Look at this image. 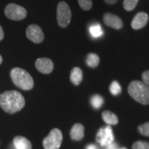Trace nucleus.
<instances>
[{
	"instance_id": "nucleus-1",
	"label": "nucleus",
	"mask_w": 149,
	"mask_h": 149,
	"mask_svg": "<svg viewBox=\"0 0 149 149\" xmlns=\"http://www.w3.org/2000/svg\"><path fill=\"white\" fill-rule=\"evenodd\" d=\"M25 105V100L21 93L17 91H5L0 94V107L9 114L21 111Z\"/></svg>"
},
{
	"instance_id": "nucleus-2",
	"label": "nucleus",
	"mask_w": 149,
	"mask_h": 149,
	"mask_svg": "<svg viewBox=\"0 0 149 149\" xmlns=\"http://www.w3.org/2000/svg\"><path fill=\"white\" fill-rule=\"evenodd\" d=\"M128 92L132 98L143 105L149 104V86L144 82L133 81L130 83Z\"/></svg>"
},
{
	"instance_id": "nucleus-3",
	"label": "nucleus",
	"mask_w": 149,
	"mask_h": 149,
	"mask_svg": "<svg viewBox=\"0 0 149 149\" xmlns=\"http://www.w3.org/2000/svg\"><path fill=\"white\" fill-rule=\"evenodd\" d=\"M10 77L15 85L22 90H31L34 86L32 76L21 68H13L10 71Z\"/></svg>"
},
{
	"instance_id": "nucleus-4",
	"label": "nucleus",
	"mask_w": 149,
	"mask_h": 149,
	"mask_svg": "<svg viewBox=\"0 0 149 149\" xmlns=\"http://www.w3.org/2000/svg\"><path fill=\"white\" fill-rule=\"evenodd\" d=\"M63 140V135L58 128H53L47 137L43 140V146L45 149H59Z\"/></svg>"
},
{
	"instance_id": "nucleus-5",
	"label": "nucleus",
	"mask_w": 149,
	"mask_h": 149,
	"mask_svg": "<svg viewBox=\"0 0 149 149\" xmlns=\"http://www.w3.org/2000/svg\"><path fill=\"white\" fill-rule=\"evenodd\" d=\"M71 10L69 6L64 1L58 3L57 8V19L59 26L61 28H66L71 20Z\"/></svg>"
},
{
	"instance_id": "nucleus-6",
	"label": "nucleus",
	"mask_w": 149,
	"mask_h": 149,
	"mask_svg": "<svg viewBox=\"0 0 149 149\" xmlns=\"http://www.w3.org/2000/svg\"><path fill=\"white\" fill-rule=\"evenodd\" d=\"M4 13L8 19L15 21L24 19L27 15V11L24 7L15 3H9L5 8Z\"/></svg>"
},
{
	"instance_id": "nucleus-7",
	"label": "nucleus",
	"mask_w": 149,
	"mask_h": 149,
	"mask_svg": "<svg viewBox=\"0 0 149 149\" xmlns=\"http://www.w3.org/2000/svg\"><path fill=\"white\" fill-rule=\"evenodd\" d=\"M97 141L102 146H106L114 141L113 130L110 126L102 128L99 130L96 135Z\"/></svg>"
},
{
	"instance_id": "nucleus-8",
	"label": "nucleus",
	"mask_w": 149,
	"mask_h": 149,
	"mask_svg": "<svg viewBox=\"0 0 149 149\" xmlns=\"http://www.w3.org/2000/svg\"><path fill=\"white\" fill-rule=\"evenodd\" d=\"M26 37L31 42L40 44L44 40V35L42 30L36 24H31L26 29Z\"/></svg>"
},
{
	"instance_id": "nucleus-9",
	"label": "nucleus",
	"mask_w": 149,
	"mask_h": 149,
	"mask_svg": "<svg viewBox=\"0 0 149 149\" xmlns=\"http://www.w3.org/2000/svg\"><path fill=\"white\" fill-rule=\"evenodd\" d=\"M35 67L42 73L49 74L53 71L54 64L51 59L48 58H39L35 61Z\"/></svg>"
},
{
	"instance_id": "nucleus-10",
	"label": "nucleus",
	"mask_w": 149,
	"mask_h": 149,
	"mask_svg": "<svg viewBox=\"0 0 149 149\" xmlns=\"http://www.w3.org/2000/svg\"><path fill=\"white\" fill-rule=\"evenodd\" d=\"M103 21L106 25L114 29L120 30L123 27L122 20L120 17L114 14L109 13L104 14Z\"/></svg>"
},
{
	"instance_id": "nucleus-11",
	"label": "nucleus",
	"mask_w": 149,
	"mask_h": 149,
	"mask_svg": "<svg viewBox=\"0 0 149 149\" xmlns=\"http://www.w3.org/2000/svg\"><path fill=\"white\" fill-rule=\"evenodd\" d=\"M148 21V15L146 13L140 12L137 13L133 18L131 26L133 29L138 30L144 28Z\"/></svg>"
},
{
	"instance_id": "nucleus-12",
	"label": "nucleus",
	"mask_w": 149,
	"mask_h": 149,
	"mask_svg": "<svg viewBox=\"0 0 149 149\" xmlns=\"http://www.w3.org/2000/svg\"><path fill=\"white\" fill-rule=\"evenodd\" d=\"M72 139L76 141L81 140L84 137V127L81 124H75L72 126L70 132Z\"/></svg>"
},
{
	"instance_id": "nucleus-13",
	"label": "nucleus",
	"mask_w": 149,
	"mask_h": 149,
	"mask_svg": "<svg viewBox=\"0 0 149 149\" xmlns=\"http://www.w3.org/2000/svg\"><path fill=\"white\" fill-rule=\"evenodd\" d=\"M13 144L16 149H32L31 141L22 136H17L15 137Z\"/></svg>"
},
{
	"instance_id": "nucleus-14",
	"label": "nucleus",
	"mask_w": 149,
	"mask_h": 149,
	"mask_svg": "<svg viewBox=\"0 0 149 149\" xmlns=\"http://www.w3.org/2000/svg\"><path fill=\"white\" fill-rule=\"evenodd\" d=\"M70 81L74 85L77 86L81 82L83 79V72L81 68L78 67H74L72 70L71 73H70Z\"/></svg>"
},
{
	"instance_id": "nucleus-15",
	"label": "nucleus",
	"mask_w": 149,
	"mask_h": 149,
	"mask_svg": "<svg viewBox=\"0 0 149 149\" xmlns=\"http://www.w3.org/2000/svg\"><path fill=\"white\" fill-rule=\"evenodd\" d=\"M102 116L103 120L109 125H116L118 124V117L111 111H104Z\"/></svg>"
},
{
	"instance_id": "nucleus-16",
	"label": "nucleus",
	"mask_w": 149,
	"mask_h": 149,
	"mask_svg": "<svg viewBox=\"0 0 149 149\" xmlns=\"http://www.w3.org/2000/svg\"><path fill=\"white\" fill-rule=\"evenodd\" d=\"M100 63V57L95 53L88 54L86 57V64L89 67L95 68Z\"/></svg>"
},
{
	"instance_id": "nucleus-17",
	"label": "nucleus",
	"mask_w": 149,
	"mask_h": 149,
	"mask_svg": "<svg viewBox=\"0 0 149 149\" xmlns=\"http://www.w3.org/2000/svg\"><path fill=\"white\" fill-rule=\"evenodd\" d=\"M91 104L94 109H99L102 107L104 104V99L100 95L95 94L91 98Z\"/></svg>"
},
{
	"instance_id": "nucleus-18",
	"label": "nucleus",
	"mask_w": 149,
	"mask_h": 149,
	"mask_svg": "<svg viewBox=\"0 0 149 149\" xmlns=\"http://www.w3.org/2000/svg\"><path fill=\"white\" fill-rule=\"evenodd\" d=\"M89 31H90V33L92 35V37H95V38L101 37L103 35V30H102L101 26L98 24H93V25L91 26Z\"/></svg>"
},
{
	"instance_id": "nucleus-19",
	"label": "nucleus",
	"mask_w": 149,
	"mask_h": 149,
	"mask_svg": "<svg viewBox=\"0 0 149 149\" xmlns=\"http://www.w3.org/2000/svg\"><path fill=\"white\" fill-rule=\"evenodd\" d=\"M110 91L113 95H117L122 92V88L118 81H113L110 86Z\"/></svg>"
},
{
	"instance_id": "nucleus-20",
	"label": "nucleus",
	"mask_w": 149,
	"mask_h": 149,
	"mask_svg": "<svg viewBox=\"0 0 149 149\" xmlns=\"http://www.w3.org/2000/svg\"><path fill=\"white\" fill-rule=\"evenodd\" d=\"M139 0H124V8L126 10L130 11L133 10L137 6Z\"/></svg>"
},
{
	"instance_id": "nucleus-21",
	"label": "nucleus",
	"mask_w": 149,
	"mask_h": 149,
	"mask_svg": "<svg viewBox=\"0 0 149 149\" xmlns=\"http://www.w3.org/2000/svg\"><path fill=\"white\" fill-rule=\"evenodd\" d=\"M132 149H149V142L145 141H137L133 143Z\"/></svg>"
},
{
	"instance_id": "nucleus-22",
	"label": "nucleus",
	"mask_w": 149,
	"mask_h": 149,
	"mask_svg": "<svg viewBox=\"0 0 149 149\" xmlns=\"http://www.w3.org/2000/svg\"><path fill=\"white\" fill-rule=\"evenodd\" d=\"M137 129H138V132L141 135L149 137V122L139 125Z\"/></svg>"
},
{
	"instance_id": "nucleus-23",
	"label": "nucleus",
	"mask_w": 149,
	"mask_h": 149,
	"mask_svg": "<svg viewBox=\"0 0 149 149\" xmlns=\"http://www.w3.org/2000/svg\"><path fill=\"white\" fill-rule=\"evenodd\" d=\"M78 3L84 10H89L92 8V0H78Z\"/></svg>"
},
{
	"instance_id": "nucleus-24",
	"label": "nucleus",
	"mask_w": 149,
	"mask_h": 149,
	"mask_svg": "<svg viewBox=\"0 0 149 149\" xmlns=\"http://www.w3.org/2000/svg\"><path fill=\"white\" fill-rule=\"evenodd\" d=\"M141 77H142L143 82L149 86V70H146L143 72Z\"/></svg>"
},
{
	"instance_id": "nucleus-25",
	"label": "nucleus",
	"mask_w": 149,
	"mask_h": 149,
	"mask_svg": "<svg viewBox=\"0 0 149 149\" xmlns=\"http://www.w3.org/2000/svg\"><path fill=\"white\" fill-rule=\"evenodd\" d=\"M117 148H118V145L114 142H112L106 146V149H117Z\"/></svg>"
},
{
	"instance_id": "nucleus-26",
	"label": "nucleus",
	"mask_w": 149,
	"mask_h": 149,
	"mask_svg": "<svg viewBox=\"0 0 149 149\" xmlns=\"http://www.w3.org/2000/svg\"><path fill=\"white\" fill-rule=\"evenodd\" d=\"M4 37V33H3V29L1 28V26H0V41H1Z\"/></svg>"
},
{
	"instance_id": "nucleus-27",
	"label": "nucleus",
	"mask_w": 149,
	"mask_h": 149,
	"mask_svg": "<svg viewBox=\"0 0 149 149\" xmlns=\"http://www.w3.org/2000/svg\"><path fill=\"white\" fill-rule=\"evenodd\" d=\"M117 0H104V1H105L106 3H108V4H114V3H115L117 2Z\"/></svg>"
},
{
	"instance_id": "nucleus-28",
	"label": "nucleus",
	"mask_w": 149,
	"mask_h": 149,
	"mask_svg": "<svg viewBox=\"0 0 149 149\" xmlns=\"http://www.w3.org/2000/svg\"><path fill=\"white\" fill-rule=\"evenodd\" d=\"M86 149H97V146L95 144H89L86 146Z\"/></svg>"
},
{
	"instance_id": "nucleus-29",
	"label": "nucleus",
	"mask_w": 149,
	"mask_h": 149,
	"mask_svg": "<svg viewBox=\"0 0 149 149\" xmlns=\"http://www.w3.org/2000/svg\"><path fill=\"white\" fill-rule=\"evenodd\" d=\"M2 60H3V59H2V57H1V56L0 55V64H1V63H2Z\"/></svg>"
},
{
	"instance_id": "nucleus-30",
	"label": "nucleus",
	"mask_w": 149,
	"mask_h": 149,
	"mask_svg": "<svg viewBox=\"0 0 149 149\" xmlns=\"http://www.w3.org/2000/svg\"><path fill=\"white\" fill-rule=\"evenodd\" d=\"M117 149H126V148H117Z\"/></svg>"
}]
</instances>
